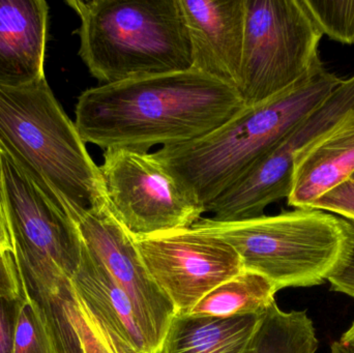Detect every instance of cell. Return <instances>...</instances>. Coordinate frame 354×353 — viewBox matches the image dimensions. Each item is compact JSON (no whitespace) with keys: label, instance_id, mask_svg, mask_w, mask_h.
<instances>
[{"label":"cell","instance_id":"obj_8","mask_svg":"<svg viewBox=\"0 0 354 353\" xmlns=\"http://www.w3.org/2000/svg\"><path fill=\"white\" fill-rule=\"evenodd\" d=\"M100 170L110 211L134 238L187 229L205 213L153 153L106 149Z\"/></svg>","mask_w":354,"mask_h":353},{"label":"cell","instance_id":"obj_11","mask_svg":"<svg viewBox=\"0 0 354 353\" xmlns=\"http://www.w3.org/2000/svg\"><path fill=\"white\" fill-rule=\"evenodd\" d=\"M74 221L83 244L102 261L132 302L149 353H160L176 310L147 271L132 236L108 204L85 211Z\"/></svg>","mask_w":354,"mask_h":353},{"label":"cell","instance_id":"obj_13","mask_svg":"<svg viewBox=\"0 0 354 353\" xmlns=\"http://www.w3.org/2000/svg\"><path fill=\"white\" fill-rule=\"evenodd\" d=\"M72 284L79 302L114 352L149 353L132 302L83 242L80 263Z\"/></svg>","mask_w":354,"mask_h":353},{"label":"cell","instance_id":"obj_5","mask_svg":"<svg viewBox=\"0 0 354 353\" xmlns=\"http://www.w3.org/2000/svg\"><path fill=\"white\" fill-rule=\"evenodd\" d=\"M79 56L101 85L192 68L179 0H68Z\"/></svg>","mask_w":354,"mask_h":353},{"label":"cell","instance_id":"obj_15","mask_svg":"<svg viewBox=\"0 0 354 353\" xmlns=\"http://www.w3.org/2000/svg\"><path fill=\"white\" fill-rule=\"evenodd\" d=\"M354 173V109L297 155L288 204L310 209Z\"/></svg>","mask_w":354,"mask_h":353},{"label":"cell","instance_id":"obj_27","mask_svg":"<svg viewBox=\"0 0 354 353\" xmlns=\"http://www.w3.org/2000/svg\"><path fill=\"white\" fill-rule=\"evenodd\" d=\"M0 253H12V240L3 207L0 200Z\"/></svg>","mask_w":354,"mask_h":353},{"label":"cell","instance_id":"obj_7","mask_svg":"<svg viewBox=\"0 0 354 353\" xmlns=\"http://www.w3.org/2000/svg\"><path fill=\"white\" fill-rule=\"evenodd\" d=\"M239 90L245 107L260 105L303 80L318 64L322 35L303 0H245Z\"/></svg>","mask_w":354,"mask_h":353},{"label":"cell","instance_id":"obj_20","mask_svg":"<svg viewBox=\"0 0 354 353\" xmlns=\"http://www.w3.org/2000/svg\"><path fill=\"white\" fill-rule=\"evenodd\" d=\"M12 353H55L45 325L26 298L21 305Z\"/></svg>","mask_w":354,"mask_h":353},{"label":"cell","instance_id":"obj_3","mask_svg":"<svg viewBox=\"0 0 354 353\" xmlns=\"http://www.w3.org/2000/svg\"><path fill=\"white\" fill-rule=\"evenodd\" d=\"M0 200L3 207L25 298L45 325L54 350L78 343L66 312L75 296L82 240L76 222L50 201L0 151Z\"/></svg>","mask_w":354,"mask_h":353},{"label":"cell","instance_id":"obj_22","mask_svg":"<svg viewBox=\"0 0 354 353\" xmlns=\"http://www.w3.org/2000/svg\"><path fill=\"white\" fill-rule=\"evenodd\" d=\"M310 209H319L345 219L354 220L353 180H345L340 186L317 199Z\"/></svg>","mask_w":354,"mask_h":353},{"label":"cell","instance_id":"obj_23","mask_svg":"<svg viewBox=\"0 0 354 353\" xmlns=\"http://www.w3.org/2000/svg\"><path fill=\"white\" fill-rule=\"evenodd\" d=\"M24 298L25 296L21 298L0 296V353H12L21 305Z\"/></svg>","mask_w":354,"mask_h":353},{"label":"cell","instance_id":"obj_10","mask_svg":"<svg viewBox=\"0 0 354 353\" xmlns=\"http://www.w3.org/2000/svg\"><path fill=\"white\" fill-rule=\"evenodd\" d=\"M132 238L147 271L174 305L176 314H189L206 294L243 269L230 245L191 228Z\"/></svg>","mask_w":354,"mask_h":353},{"label":"cell","instance_id":"obj_18","mask_svg":"<svg viewBox=\"0 0 354 353\" xmlns=\"http://www.w3.org/2000/svg\"><path fill=\"white\" fill-rule=\"evenodd\" d=\"M318 346L307 311L285 312L274 303L264 313L256 332L253 353H316Z\"/></svg>","mask_w":354,"mask_h":353},{"label":"cell","instance_id":"obj_12","mask_svg":"<svg viewBox=\"0 0 354 353\" xmlns=\"http://www.w3.org/2000/svg\"><path fill=\"white\" fill-rule=\"evenodd\" d=\"M192 70L237 89L245 39V0H179Z\"/></svg>","mask_w":354,"mask_h":353},{"label":"cell","instance_id":"obj_2","mask_svg":"<svg viewBox=\"0 0 354 353\" xmlns=\"http://www.w3.org/2000/svg\"><path fill=\"white\" fill-rule=\"evenodd\" d=\"M85 144L46 78L0 86V151L73 220L108 204Z\"/></svg>","mask_w":354,"mask_h":353},{"label":"cell","instance_id":"obj_25","mask_svg":"<svg viewBox=\"0 0 354 353\" xmlns=\"http://www.w3.org/2000/svg\"><path fill=\"white\" fill-rule=\"evenodd\" d=\"M345 219V218H344ZM353 233L351 252L342 267L328 279L332 292L346 294L354 300V220L346 219Z\"/></svg>","mask_w":354,"mask_h":353},{"label":"cell","instance_id":"obj_1","mask_svg":"<svg viewBox=\"0 0 354 353\" xmlns=\"http://www.w3.org/2000/svg\"><path fill=\"white\" fill-rule=\"evenodd\" d=\"M245 108L236 88L191 68L86 89L75 126L104 151L149 153L202 138Z\"/></svg>","mask_w":354,"mask_h":353},{"label":"cell","instance_id":"obj_9","mask_svg":"<svg viewBox=\"0 0 354 353\" xmlns=\"http://www.w3.org/2000/svg\"><path fill=\"white\" fill-rule=\"evenodd\" d=\"M354 109V76L343 80L328 99L289 131L236 182L205 207L218 222H237L264 215V209L288 198L297 153Z\"/></svg>","mask_w":354,"mask_h":353},{"label":"cell","instance_id":"obj_28","mask_svg":"<svg viewBox=\"0 0 354 353\" xmlns=\"http://www.w3.org/2000/svg\"><path fill=\"white\" fill-rule=\"evenodd\" d=\"M349 180H353L354 182V173L353 174V175H351V178H349Z\"/></svg>","mask_w":354,"mask_h":353},{"label":"cell","instance_id":"obj_26","mask_svg":"<svg viewBox=\"0 0 354 353\" xmlns=\"http://www.w3.org/2000/svg\"><path fill=\"white\" fill-rule=\"evenodd\" d=\"M330 353H354V321L340 339L332 344Z\"/></svg>","mask_w":354,"mask_h":353},{"label":"cell","instance_id":"obj_14","mask_svg":"<svg viewBox=\"0 0 354 353\" xmlns=\"http://www.w3.org/2000/svg\"><path fill=\"white\" fill-rule=\"evenodd\" d=\"M48 20L45 0H0V86L45 78Z\"/></svg>","mask_w":354,"mask_h":353},{"label":"cell","instance_id":"obj_19","mask_svg":"<svg viewBox=\"0 0 354 353\" xmlns=\"http://www.w3.org/2000/svg\"><path fill=\"white\" fill-rule=\"evenodd\" d=\"M303 4L322 35L354 44V0H303Z\"/></svg>","mask_w":354,"mask_h":353},{"label":"cell","instance_id":"obj_21","mask_svg":"<svg viewBox=\"0 0 354 353\" xmlns=\"http://www.w3.org/2000/svg\"><path fill=\"white\" fill-rule=\"evenodd\" d=\"M66 311L80 340L83 353H115L97 323L79 302L76 294L66 305Z\"/></svg>","mask_w":354,"mask_h":353},{"label":"cell","instance_id":"obj_24","mask_svg":"<svg viewBox=\"0 0 354 353\" xmlns=\"http://www.w3.org/2000/svg\"><path fill=\"white\" fill-rule=\"evenodd\" d=\"M0 296L10 298L24 296L12 253H0Z\"/></svg>","mask_w":354,"mask_h":353},{"label":"cell","instance_id":"obj_17","mask_svg":"<svg viewBox=\"0 0 354 353\" xmlns=\"http://www.w3.org/2000/svg\"><path fill=\"white\" fill-rule=\"evenodd\" d=\"M277 292L263 276L243 269L206 294L189 314L216 317L264 314L276 303Z\"/></svg>","mask_w":354,"mask_h":353},{"label":"cell","instance_id":"obj_4","mask_svg":"<svg viewBox=\"0 0 354 353\" xmlns=\"http://www.w3.org/2000/svg\"><path fill=\"white\" fill-rule=\"evenodd\" d=\"M342 81L328 72L322 62L278 97L245 107L202 138L162 147L153 155L205 209L289 131L319 108Z\"/></svg>","mask_w":354,"mask_h":353},{"label":"cell","instance_id":"obj_16","mask_svg":"<svg viewBox=\"0 0 354 353\" xmlns=\"http://www.w3.org/2000/svg\"><path fill=\"white\" fill-rule=\"evenodd\" d=\"M263 315L176 314L168 325L160 353H253L254 338Z\"/></svg>","mask_w":354,"mask_h":353},{"label":"cell","instance_id":"obj_6","mask_svg":"<svg viewBox=\"0 0 354 353\" xmlns=\"http://www.w3.org/2000/svg\"><path fill=\"white\" fill-rule=\"evenodd\" d=\"M191 229L230 245L243 269L263 276L277 292L326 283L342 267L353 245L346 219L319 209H297L237 222L201 218Z\"/></svg>","mask_w":354,"mask_h":353}]
</instances>
